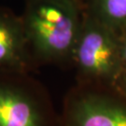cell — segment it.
I'll return each instance as SVG.
<instances>
[{
    "mask_svg": "<svg viewBox=\"0 0 126 126\" xmlns=\"http://www.w3.org/2000/svg\"><path fill=\"white\" fill-rule=\"evenodd\" d=\"M34 67L23 20L0 9V73H30Z\"/></svg>",
    "mask_w": 126,
    "mask_h": 126,
    "instance_id": "5b68a950",
    "label": "cell"
},
{
    "mask_svg": "<svg viewBox=\"0 0 126 126\" xmlns=\"http://www.w3.org/2000/svg\"><path fill=\"white\" fill-rule=\"evenodd\" d=\"M59 126H126V106L101 93L78 92L65 102Z\"/></svg>",
    "mask_w": 126,
    "mask_h": 126,
    "instance_id": "277c9868",
    "label": "cell"
},
{
    "mask_svg": "<svg viewBox=\"0 0 126 126\" xmlns=\"http://www.w3.org/2000/svg\"><path fill=\"white\" fill-rule=\"evenodd\" d=\"M30 73H0V126H59L44 89Z\"/></svg>",
    "mask_w": 126,
    "mask_h": 126,
    "instance_id": "3957f363",
    "label": "cell"
},
{
    "mask_svg": "<svg viewBox=\"0 0 126 126\" xmlns=\"http://www.w3.org/2000/svg\"><path fill=\"white\" fill-rule=\"evenodd\" d=\"M71 62L85 80L116 85L123 67L120 39L98 19L82 24Z\"/></svg>",
    "mask_w": 126,
    "mask_h": 126,
    "instance_id": "7a4b0ae2",
    "label": "cell"
},
{
    "mask_svg": "<svg viewBox=\"0 0 126 126\" xmlns=\"http://www.w3.org/2000/svg\"><path fill=\"white\" fill-rule=\"evenodd\" d=\"M116 86L121 90L122 94L126 96V73L122 74V76L120 77L119 80L116 83Z\"/></svg>",
    "mask_w": 126,
    "mask_h": 126,
    "instance_id": "ba28073f",
    "label": "cell"
},
{
    "mask_svg": "<svg viewBox=\"0 0 126 126\" xmlns=\"http://www.w3.org/2000/svg\"><path fill=\"white\" fill-rule=\"evenodd\" d=\"M98 20L111 28L126 23V0H97Z\"/></svg>",
    "mask_w": 126,
    "mask_h": 126,
    "instance_id": "8992f818",
    "label": "cell"
},
{
    "mask_svg": "<svg viewBox=\"0 0 126 126\" xmlns=\"http://www.w3.org/2000/svg\"><path fill=\"white\" fill-rule=\"evenodd\" d=\"M120 45H121L122 64H123V67H126V34L123 36L122 39H120Z\"/></svg>",
    "mask_w": 126,
    "mask_h": 126,
    "instance_id": "52a82bcc",
    "label": "cell"
},
{
    "mask_svg": "<svg viewBox=\"0 0 126 126\" xmlns=\"http://www.w3.org/2000/svg\"><path fill=\"white\" fill-rule=\"evenodd\" d=\"M22 20L35 66L71 62L83 24L73 0H27Z\"/></svg>",
    "mask_w": 126,
    "mask_h": 126,
    "instance_id": "6da1fadb",
    "label": "cell"
}]
</instances>
